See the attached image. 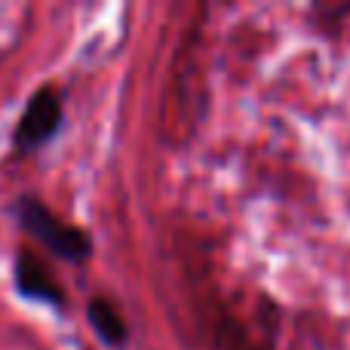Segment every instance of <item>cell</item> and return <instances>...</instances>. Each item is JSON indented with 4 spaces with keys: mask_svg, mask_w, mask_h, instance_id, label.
Returning a JSON list of instances; mask_svg holds the SVG:
<instances>
[{
    "mask_svg": "<svg viewBox=\"0 0 350 350\" xmlns=\"http://www.w3.org/2000/svg\"><path fill=\"white\" fill-rule=\"evenodd\" d=\"M90 323L105 345L120 347L123 341H126V323H123L120 310H117L108 298H96V301L90 304Z\"/></svg>",
    "mask_w": 350,
    "mask_h": 350,
    "instance_id": "obj_4",
    "label": "cell"
},
{
    "mask_svg": "<svg viewBox=\"0 0 350 350\" xmlns=\"http://www.w3.org/2000/svg\"><path fill=\"white\" fill-rule=\"evenodd\" d=\"M16 286L22 289V295H28V298H40V301H49V304H62V289L55 286V280L49 277L46 267L28 252H25L16 265Z\"/></svg>",
    "mask_w": 350,
    "mask_h": 350,
    "instance_id": "obj_3",
    "label": "cell"
},
{
    "mask_svg": "<svg viewBox=\"0 0 350 350\" xmlns=\"http://www.w3.org/2000/svg\"><path fill=\"white\" fill-rule=\"evenodd\" d=\"M18 221L25 224V230L31 237H37L43 246L53 249L55 255H62L68 261H83L92 249L90 237L83 230L62 221L49 206H43L34 197H22V203H18Z\"/></svg>",
    "mask_w": 350,
    "mask_h": 350,
    "instance_id": "obj_1",
    "label": "cell"
},
{
    "mask_svg": "<svg viewBox=\"0 0 350 350\" xmlns=\"http://www.w3.org/2000/svg\"><path fill=\"white\" fill-rule=\"evenodd\" d=\"M62 126V102H59V92L53 86H40L34 96L28 98L25 105L22 117H18V126L16 135H12V145L16 151L28 154L34 148L46 145Z\"/></svg>",
    "mask_w": 350,
    "mask_h": 350,
    "instance_id": "obj_2",
    "label": "cell"
}]
</instances>
